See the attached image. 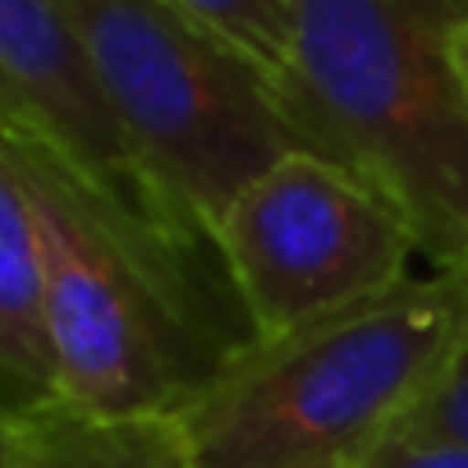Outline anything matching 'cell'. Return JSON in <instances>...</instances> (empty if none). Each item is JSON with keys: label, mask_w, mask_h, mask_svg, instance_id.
Instances as JSON below:
<instances>
[{"label": "cell", "mask_w": 468, "mask_h": 468, "mask_svg": "<svg viewBox=\"0 0 468 468\" xmlns=\"http://www.w3.org/2000/svg\"><path fill=\"white\" fill-rule=\"evenodd\" d=\"M47 276L56 404L88 418H179L253 345L216 258L129 225L47 138L10 129Z\"/></svg>", "instance_id": "obj_1"}, {"label": "cell", "mask_w": 468, "mask_h": 468, "mask_svg": "<svg viewBox=\"0 0 468 468\" xmlns=\"http://www.w3.org/2000/svg\"><path fill=\"white\" fill-rule=\"evenodd\" d=\"M468 0H290L276 101L303 152L381 193L436 271L468 267Z\"/></svg>", "instance_id": "obj_2"}, {"label": "cell", "mask_w": 468, "mask_h": 468, "mask_svg": "<svg viewBox=\"0 0 468 468\" xmlns=\"http://www.w3.org/2000/svg\"><path fill=\"white\" fill-rule=\"evenodd\" d=\"M468 326V267L253 340L175 418L188 468H354L436 386Z\"/></svg>", "instance_id": "obj_3"}, {"label": "cell", "mask_w": 468, "mask_h": 468, "mask_svg": "<svg viewBox=\"0 0 468 468\" xmlns=\"http://www.w3.org/2000/svg\"><path fill=\"white\" fill-rule=\"evenodd\" d=\"M60 5L156 207L211 244L234 193L299 152L271 79L175 0Z\"/></svg>", "instance_id": "obj_4"}, {"label": "cell", "mask_w": 468, "mask_h": 468, "mask_svg": "<svg viewBox=\"0 0 468 468\" xmlns=\"http://www.w3.org/2000/svg\"><path fill=\"white\" fill-rule=\"evenodd\" d=\"M211 244L258 345L390 294L418 253L381 193L303 147L234 193Z\"/></svg>", "instance_id": "obj_5"}, {"label": "cell", "mask_w": 468, "mask_h": 468, "mask_svg": "<svg viewBox=\"0 0 468 468\" xmlns=\"http://www.w3.org/2000/svg\"><path fill=\"white\" fill-rule=\"evenodd\" d=\"M0 83L24 106L33 133L47 138L129 225L197 258H216L211 244L188 239L156 207L60 0H0Z\"/></svg>", "instance_id": "obj_6"}, {"label": "cell", "mask_w": 468, "mask_h": 468, "mask_svg": "<svg viewBox=\"0 0 468 468\" xmlns=\"http://www.w3.org/2000/svg\"><path fill=\"white\" fill-rule=\"evenodd\" d=\"M47 404H56V363L42 234L24 170L10 152V129H0V422L33 418Z\"/></svg>", "instance_id": "obj_7"}, {"label": "cell", "mask_w": 468, "mask_h": 468, "mask_svg": "<svg viewBox=\"0 0 468 468\" xmlns=\"http://www.w3.org/2000/svg\"><path fill=\"white\" fill-rule=\"evenodd\" d=\"M10 468H188L175 418H88L47 404L15 422Z\"/></svg>", "instance_id": "obj_8"}, {"label": "cell", "mask_w": 468, "mask_h": 468, "mask_svg": "<svg viewBox=\"0 0 468 468\" xmlns=\"http://www.w3.org/2000/svg\"><path fill=\"white\" fill-rule=\"evenodd\" d=\"M175 5L253 60L276 88L290 65V0H175Z\"/></svg>", "instance_id": "obj_9"}, {"label": "cell", "mask_w": 468, "mask_h": 468, "mask_svg": "<svg viewBox=\"0 0 468 468\" xmlns=\"http://www.w3.org/2000/svg\"><path fill=\"white\" fill-rule=\"evenodd\" d=\"M404 436H427V441H450V445H468V326L445 363V372L436 377V386L422 395V404L395 427Z\"/></svg>", "instance_id": "obj_10"}, {"label": "cell", "mask_w": 468, "mask_h": 468, "mask_svg": "<svg viewBox=\"0 0 468 468\" xmlns=\"http://www.w3.org/2000/svg\"><path fill=\"white\" fill-rule=\"evenodd\" d=\"M354 468H468V445L390 431V436H381Z\"/></svg>", "instance_id": "obj_11"}, {"label": "cell", "mask_w": 468, "mask_h": 468, "mask_svg": "<svg viewBox=\"0 0 468 468\" xmlns=\"http://www.w3.org/2000/svg\"><path fill=\"white\" fill-rule=\"evenodd\" d=\"M450 60H454V74H459L463 97H468V19L454 24V33H450Z\"/></svg>", "instance_id": "obj_12"}, {"label": "cell", "mask_w": 468, "mask_h": 468, "mask_svg": "<svg viewBox=\"0 0 468 468\" xmlns=\"http://www.w3.org/2000/svg\"><path fill=\"white\" fill-rule=\"evenodd\" d=\"M0 129H28L33 133V124H28V115H24V106L15 101V92L0 83Z\"/></svg>", "instance_id": "obj_13"}, {"label": "cell", "mask_w": 468, "mask_h": 468, "mask_svg": "<svg viewBox=\"0 0 468 468\" xmlns=\"http://www.w3.org/2000/svg\"><path fill=\"white\" fill-rule=\"evenodd\" d=\"M15 454V422H0V468H10Z\"/></svg>", "instance_id": "obj_14"}]
</instances>
